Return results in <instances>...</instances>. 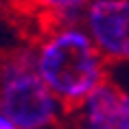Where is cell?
Segmentation results:
<instances>
[{"instance_id": "obj_2", "label": "cell", "mask_w": 129, "mask_h": 129, "mask_svg": "<svg viewBox=\"0 0 129 129\" xmlns=\"http://www.w3.org/2000/svg\"><path fill=\"white\" fill-rule=\"evenodd\" d=\"M0 114L15 129H48L57 122L59 101L37 77L31 50L0 59Z\"/></svg>"}, {"instance_id": "obj_3", "label": "cell", "mask_w": 129, "mask_h": 129, "mask_svg": "<svg viewBox=\"0 0 129 129\" xmlns=\"http://www.w3.org/2000/svg\"><path fill=\"white\" fill-rule=\"evenodd\" d=\"M90 40L103 59L122 61L129 55V2L94 0L88 11Z\"/></svg>"}, {"instance_id": "obj_6", "label": "cell", "mask_w": 129, "mask_h": 129, "mask_svg": "<svg viewBox=\"0 0 129 129\" xmlns=\"http://www.w3.org/2000/svg\"><path fill=\"white\" fill-rule=\"evenodd\" d=\"M0 129H15L13 125H11V122L7 120V118H5V116L0 114Z\"/></svg>"}, {"instance_id": "obj_4", "label": "cell", "mask_w": 129, "mask_h": 129, "mask_svg": "<svg viewBox=\"0 0 129 129\" xmlns=\"http://www.w3.org/2000/svg\"><path fill=\"white\" fill-rule=\"evenodd\" d=\"M83 105L85 129H116L118 120L129 114L127 94L112 83H101L99 88H94L83 101Z\"/></svg>"}, {"instance_id": "obj_5", "label": "cell", "mask_w": 129, "mask_h": 129, "mask_svg": "<svg viewBox=\"0 0 129 129\" xmlns=\"http://www.w3.org/2000/svg\"><path fill=\"white\" fill-rule=\"evenodd\" d=\"M35 2L48 13H59V11H79L88 0H35Z\"/></svg>"}, {"instance_id": "obj_1", "label": "cell", "mask_w": 129, "mask_h": 129, "mask_svg": "<svg viewBox=\"0 0 129 129\" xmlns=\"http://www.w3.org/2000/svg\"><path fill=\"white\" fill-rule=\"evenodd\" d=\"M35 70L66 109L81 105L92 90L105 83V59L90 35L75 28H61L42 46Z\"/></svg>"}]
</instances>
